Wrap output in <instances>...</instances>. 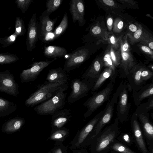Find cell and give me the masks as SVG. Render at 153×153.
<instances>
[{"mask_svg":"<svg viewBox=\"0 0 153 153\" xmlns=\"http://www.w3.org/2000/svg\"><path fill=\"white\" fill-rule=\"evenodd\" d=\"M69 83L60 86L47 100L36 106L34 110L40 115H52L59 110L63 109L66 103V91Z\"/></svg>","mask_w":153,"mask_h":153,"instance_id":"cell-1","label":"cell"},{"mask_svg":"<svg viewBox=\"0 0 153 153\" xmlns=\"http://www.w3.org/2000/svg\"><path fill=\"white\" fill-rule=\"evenodd\" d=\"M65 84H66L51 83L45 81L38 85L37 90L26 100L25 105L28 107H32L44 102L50 98L60 86Z\"/></svg>","mask_w":153,"mask_h":153,"instance_id":"cell-2","label":"cell"},{"mask_svg":"<svg viewBox=\"0 0 153 153\" xmlns=\"http://www.w3.org/2000/svg\"><path fill=\"white\" fill-rule=\"evenodd\" d=\"M113 82L110 81L106 86L99 92L95 91L92 96L84 103V105L87 108L84 116L87 117L95 111L105 102L108 101L114 87Z\"/></svg>","mask_w":153,"mask_h":153,"instance_id":"cell-3","label":"cell"},{"mask_svg":"<svg viewBox=\"0 0 153 153\" xmlns=\"http://www.w3.org/2000/svg\"><path fill=\"white\" fill-rule=\"evenodd\" d=\"M95 82L93 80L85 79L76 78L72 80L71 85V91L67 98L68 103L71 104L87 95Z\"/></svg>","mask_w":153,"mask_h":153,"instance_id":"cell-4","label":"cell"},{"mask_svg":"<svg viewBox=\"0 0 153 153\" xmlns=\"http://www.w3.org/2000/svg\"><path fill=\"white\" fill-rule=\"evenodd\" d=\"M123 82L120 83L112 97L107 103L105 111L101 118L96 124L94 128V133L92 138L96 137L99 133L103 127L108 123L113 116L114 107L117 101L119 96L123 85Z\"/></svg>","mask_w":153,"mask_h":153,"instance_id":"cell-5","label":"cell"},{"mask_svg":"<svg viewBox=\"0 0 153 153\" xmlns=\"http://www.w3.org/2000/svg\"><path fill=\"white\" fill-rule=\"evenodd\" d=\"M88 55V51L84 46L78 48L70 54L63 68L67 73L78 68L86 60Z\"/></svg>","mask_w":153,"mask_h":153,"instance_id":"cell-6","label":"cell"},{"mask_svg":"<svg viewBox=\"0 0 153 153\" xmlns=\"http://www.w3.org/2000/svg\"><path fill=\"white\" fill-rule=\"evenodd\" d=\"M57 59L33 62L30 65V68L23 70L20 74L21 82L26 83L35 80L45 68Z\"/></svg>","mask_w":153,"mask_h":153,"instance_id":"cell-7","label":"cell"},{"mask_svg":"<svg viewBox=\"0 0 153 153\" xmlns=\"http://www.w3.org/2000/svg\"><path fill=\"white\" fill-rule=\"evenodd\" d=\"M19 86L9 70L0 72V92L17 97Z\"/></svg>","mask_w":153,"mask_h":153,"instance_id":"cell-8","label":"cell"},{"mask_svg":"<svg viewBox=\"0 0 153 153\" xmlns=\"http://www.w3.org/2000/svg\"><path fill=\"white\" fill-rule=\"evenodd\" d=\"M128 91L127 83L125 82L119 96L117 108V117L121 122L127 119L131 106L128 102Z\"/></svg>","mask_w":153,"mask_h":153,"instance_id":"cell-9","label":"cell"},{"mask_svg":"<svg viewBox=\"0 0 153 153\" xmlns=\"http://www.w3.org/2000/svg\"><path fill=\"white\" fill-rule=\"evenodd\" d=\"M27 30L26 40L27 50L32 51L36 47L39 39L38 23L36 13H34L27 25Z\"/></svg>","mask_w":153,"mask_h":153,"instance_id":"cell-10","label":"cell"},{"mask_svg":"<svg viewBox=\"0 0 153 153\" xmlns=\"http://www.w3.org/2000/svg\"><path fill=\"white\" fill-rule=\"evenodd\" d=\"M143 66H133L126 76L128 83H127L128 90L135 92L137 91L144 85L141 79V73Z\"/></svg>","mask_w":153,"mask_h":153,"instance_id":"cell-11","label":"cell"},{"mask_svg":"<svg viewBox=\"0 0 153 153\" xmlns=\"http://www.w3.org/2000/svg\"><path fill=\"white\" fill-rule=\"evenodd\" d=\"M69 10L72 16L73 22H77L79 26H83L85 24V6L82 0H71L69 2Z\"/></svg>","mask_w":153,"mask_h":153,"instance_id":"cell-12","label":"cell"},{"mask_svg":"<svg viewBox=\"0 0 153 153\" xmlns=\"http://www.w3.org/2000/svg\"><path fill=\"white\" fill-rule=\"evenodd\" d=\"M50 15L45 10L40 16L38 23L39 38L47 33L53 32L55 24L59 17L58 16L52 19L50 18Z\"/></svg>","mask_w":153,"mask_h":153,"instance_id":"cell-13","label":"cell"},{"mask_svg":"<svg viewBox=\"0 0 153 153\" xmlns=\"http://www.w3.org/2000/svg\"><path fill=\"white\" fill-rule=\"evenodd\" d=\"M117 72L116 71L115 67L108 66L101 73L99 76L95 81L94 86L91 89L92 94L98 90L103 84L104 82L109 79L110 81L114 83L117 76Z\"/></svg>","mask_w":153,"mask_h":153,"instance_id":"cell-14","label":"cell"},{"mask_svg":"<svg viewBox=\"0 0 153 153\" xmlns=\"http://www.w3.org/2000/svg\"><path fill=\"white\" fill-rule=\"evenodd\" d=\"M46 79L47 81L51 83H69V76L62 67L49 70Z\"/></svg>","mask_w":153,"mask_h":153,"instance_id":"cell-15","label":"cell"},{"mask_svg":"<svg viewBox=\"0 0 153 153\" xmlns=\"http://www.w3.org/2000/svg\"><path fill=\"white\" fill-rule=\"evenodd\" d=\"M114 123L109 126L101 137L97 143L96 150L98 152L105 149L114 140L116 136V132L112 130Z\"/></svg>","mask_w":153,"mask_h":153,"instance_id":"cell-16","label":"cell"},{"mask_svg":"<svg viewBox=\"0 0 153 153\" xmlns=\"http://www.w3.org/2000/svg\"><path fill=\"white\" fill-rule=\"evenodd\" d=\"M135 112L133 114L131 118V124L136 141L140 150L143 153H147L146 149Z\"/></svg>","mask_w":153,"mask_h":153,"instance_id":"cell-17","label":"cell"},{"mask_svg":"<svg viewBox=\"0 0 153 153\" xmlns=\"http://www.w3.org/2000/svg\"><path fill=\"white\" fill-rule=\"evenodd\" d=\"M153 94V82H152L144 85L139 90L133 92L132 97L134 104L138 106L145 98Z\"/></svg>","mask_w":153,"mask_h":153,"instance_id":"cell-18","label":"cell"},{"mask_svg":"<svg viewBox=\"0 0 153 153\" xmlns=\"http://www.w3.org/2000/svg\"><path fill=\"white\" fill-rule=\"evenodd\" d=\"M52 115L53 125L60 128L71 117L72 114L70 109H62L56 111Z\"/></svg>","mask_w":153,"mask_h":153,"instance_id":"cell-19","label":"cell"},{"mask_svg":"<svg viewBox=\"0 0 153 153\" xmlns=\"http://www.w3.org/2000/svg\"><path fill=\"white\" fill-rule=\"evenodd\" d=\"M105 109L97 114L83 129L79 136L77 142L75 144L76 146H78L84 141L99 121Z\"/></svg>","mask_w":153,"mask_h":153,"instance_id":"cell-20","label":"cell"},{"mask_svg":"<svg viewBox=\"0 0 153 153\" xmlns=\"http://www.w3.org/2000/svg\"><path fill=\"white\" fill-rule=\"evenodd\" d=\"M135 113L141 122L147 137L150 140H152L153 126L149 120V112Z\"/></svg>","mask_w":153,"mask_h":153,"instance_id":"cell-21","label":"cell"},{"mask_svg":"<svg viewBox=\"0 0 153 153\" xmlns=\"http://www.w3.org/2000/svg\"><path fill=\"white\" fill-rule=\"evenodd\" d=\"M43 53L47 57L57 59L65 55L67 53V51L65 48L62 47L50 45L45 46Z\"/></svg>","mask_w":153,"mask_h":153,"instance_id":"cell-22","label":"cell"},{"mask_svg":"<svg viewBox=\"0 0 153 153\" xmlns=\"http://www.w3.org/2000/svg\"><path fill=\"white\" fill-rule=\"evenodd\" d=\"M102 68L101 62L98 60H96L82 74V78L95 81L101 73Z\"/></svg>","mask_w":153,"mask_h":153,"instance_id":"cell-23","label":"cell"},{"mask_svg":"<svg viewBox=\"0 0 153 153\" xmlns=\"http://www.w3.org/2000/svg\"><path fill=\"white\" fill-rule=\"evenodd\" d=\"M17 108L16 103L0 97V117L8 116Z\"/></svg>","mask_w":153,"mask_h":153,"instance_id":"cell-24","label":"cell"},{"mask_svg":"<svg viewBox=\"0 0 153 153\" xmlns=\"http://www.w3.org/2000/svg\"><path fill=\"white\" fill-rule=\"evenodd\" d=\"M25 122L24 119L21 117H15L11 119L4 124V129L7 132L17 131L22 126Z\"/></svg>","mask_w":153,"mask_h":153,"instance_id":"cell-25","label":"cell"},{"mask_svg":"<svg viewBox=\"0 0 153 153\" xmlns=\"http://www.w3.org/2000/svg\"><path fill=\"white\" fill-rule=\"evenodd\" d=\"M68 17L67 13L65 12L59 25L53 32L56 39L62 35L66 30L68 25Z\"/></svg>","mask_w":153,"mask_h":153,"instance_id":"cell-26","label":"cell"},{"mask_svg":"<svg viewBox=\"0 0 153 153\" xmlns=\"http://www.w3.org/2000/svg\"><path fill=\"white\" fill-rule=\"evenodd\" d=\"M19 59V57L15 54L9 52L0 53V65L9 64Z\"/></svg>","mask_w":153,"mask_h":153,"instance_id":"cell-27","label":"cell"},{"mask_svg":"<svg viewBox=\"0 0 153 153\" xmlns=\"http://www.w3.org/2000/svg\"><path fill=\"white\" fill-rule=\"evenodd\" d=\"M153 109V96L149 97L146 102L141 103L139 105L135 111L136 113L149 112L150 110Z\"/></svg>","mask_w":153,"mask_h":153,"instance_id":"cell-28","label":"cell"},{"mask_svg":"<svg viewBox=\"0 0 153 153\" xmlns=\"http://www.w3.org/2000/svg\"><path fill=\"white\" fill-rule=\"evenodd\" d=\"M15 29L14 33L18 36H23L26 33L24 21L19 16H16L15 19Z\"/></svg>","mask_w":153,"mask_h":153,"instance_id":"cell-29","label":"cell"},{"mask_svg":"<svg viewBox=\"0 0 153 153\" xmlns=\"http://www.w3.org/2000/svg\"><path fill=\"white\" fill-rule=\"evenodd\" d=\"M63 0H48L46 1V11L49 14L55 11L60 6Z\"/></svg>","mask_w":153,"mask_h":153,"instance_id":"cell-30","label":"cell"},{"mask_svg":"<svg viewBox=\"0 0 153 153\" xmlns=\"http://www.w3.org/2000/svg\"><path fill=\"white\" fill-rule=\"evenodd\" d=\"M18 36L15 33L4 37L0 38V43L3 48H7L14 43Z\"/></svg>","mask_w":153,"mask_h":153,"instance_id":"cell-31","label":"cell"},{"mask_svg":"<svg viewBox=\"0 0 153 153\" xmlns=\"http://www.w3.org/2000/svg\"><path fill=\"white\" fill-rule=\"evenodd\" d=\"M33 0H16L15 3L18 8L23 13H25Z\"/></svg>","mask_w":153,"mask_h":153,"instance_id":"cell-32","label":"cell"},{"mask_svg":"<svg viewBox=\"0 0 153 153\" xmlns=\"http://www.w3.org/2000/svg\"><path fill=\"white\" fill-rule=\"evenodd\" d=\"M111 148L113 150L121 153H135L129 148L119 143L113 144Z\"/></svg>","mask_w":153,"mask_h":153,"instance_id":"cell-33","label":"cell"},{"mask_svg":"<svg viewBox=\"0 0 153 153\" xmlns=\"http://www.w3.org/2000/svg\"><path fill=\"white\" fill-rule=\"evenodd\" d=\"M153 76L152 71L144 67L141 73L142 81L145 84L148 80L152 79Z\"/></svg>","mask_w":153,"mask_h":153,"instance_id":"cell-34","label":"cell"},{"mask_svg":"<svg viewBox=\"0 0 153 153\" xmlns=\"http://www.w3.org/2000/svg\"><path fill=\"white\" fill-rule=\"evenodd\" d=\"M39 39L44 42L51 41L56 39L53 32L47 33Z\"/></svg>","mask_w":153,"mask_h":153,"instance_id":"cell-35","label":"cell"},{"mask_svg":"<svg viewBox=\"0 0 153 153\" xmlns=\"http://www.w3.org/2000/svg\"><path fill=\"white\" fill-rule=\"evenodd\" d=\"M67 132L64 130H58L51 135V138L52 140H56L61 138L65 136Z\"/></svg>","mask_w":153,"mask_h":153,"instance_id":"cell-36","label":"cell"},{"mask_svg":"<svg viewBox=\"0 0 153 153\" xmlns=\"http://www.w3.org/2000/svg\"><path fill=\"white\" fill-rule=\"evenodd\" d=\"M111 55L109 54H106L105 55L103 58L104 61L106 62L109 66H114L113 65V62L111 59Z\"/></svg>","mask_w":153,"mask_h":153,"instance_id":"cell-37","label":"cell"},{"mask_svg":"<svg viewBox=\"0 0 153 153\" xmlns=\"http://www.w3.org/2000/svg\"><path fill=\"white\" fill-rule=\"evenodd\" d=\"M91 31L94 34L98 35L101 33V29L100 27L95 26L92 28Z\"/></svg>","mask_w":153,"mask_h":153,"instance_id":"cell-38","label":"cell"},{"mask_svg":"<svg viewBox=\"0 0 153 153\" xmlns=\"http://www.w3.org/2000/svg\"><path fill=\"white\" fill-rule=\"evenodd\" d=\"M142 33V30L141 29H139L135 32L134 34V37L136 39H138L140 38V36Z\"/></svg>","mask_w":153,"mask_h":153,"instance_id":"cell-39","label":"cell"},{"mask_svg":"<svg viewBox=\"0 0 153 153\" xmlns=\"http://www.w3.org/2000/svg\"><path fill=\"white\" fill-rule=\"evenodd\" d=\"M111 57L112 59L115 64L116 65H118V62H117L116 57L114 51L111 50Z\"/></svg>","mask_w":153,"mask_h":153,"instance_id":"cell-40","label":"cell"},{"mask_svg":"<svg viewBox=\"0 0 153 153\" xmlns=\"http://www.w3.org/2000/svg\"><path fill=\"white\" fill-rule=\"evenodd\" d=\"M102 1L106 4L109 6H112L114 4V2L112 0H103Z\"/></svg>","mask_w":153,"mask_h":153,"instance_id":"cell-41","label":"cell"},{"mask_svg":"<svg viewBox=\"0 0 153 153\" xmlns=\"http://www.w3.org/2000/svg\"><path fill=\"white\" fill-rule=\"evenodd\" d=\"M129 30L132 32H135L137 30V27L134 24L130 25L129 27Z\"/></svg>","mask_w":153,"mask_h":153,"instance_id":"cell-42","label":"cell"},{"mask_svg":"<svg viewBox=\"0 0 153 153\" xmlns=\"http://www.w3.org/2000/svg\"><path fill=\"white\" fill-rule=\"evenodd\" d=\"M141 49L143 51L146 53H150L151 51L149 48L146 46L143 45L142 46Z\"/></svg>","mask_w":153,"mask_h":153,"instance_id":"cell-43","label":"cell"},{"mask_svg":"<svg viewBox=\"0 0 153 153\" xmlns=\"http://www.w3.org/2000/svg\"><path fill=\"white\" fill-rule=\"evenodd\" d=\"M123 139L126 142L129 143L130 140L129 135L127 134H125L123 136Z\"/></svg>","mask_w":153,"mask_h":153,"instance_id":"cell-44","label":"cell"},{"mask_svg":"<svg viewBox=\"0 0 153 153\" xmlns=\"http://www.w3.org/2000/svg\"><path fill=\"white\" fill-rule=\"evenodd\" d=\"M129 46L128 44L127 43H125L123 47V50L124 51H126L128 48Z\"/></svg>","mask_w":153,"mask_h":153,"instance_id":"cell-45","label":"cell"},{"mask_svg":"<svg viewBox=\"0 0 153 153\" xmlns=\"http://www.w3.org/2000/svg\"><path fill=\"white\" fill-rule=\"evenodd\" d=\"M107 24L108 26H111L113 24V20L111 18L108 19L107 20Z\"/></svg>","mask_w":153,"mask_h":153,"instance_id":"cell-46","label":"cell"},{"mask_svg":"<svg viewBox=\"0 0 153 153\" xmlns=\"http://www.w3.org/2000/svg\"><path fill=\"white\" fill-rule=\"evenodd\" d=\"M123 21H120L118 24L117 27L119 29H122L123 27Z\"/></svg>","mask_w":153,"mask_h":153,"instance_id":"cell-47","label":"cell"},{"mask_svg":"<svg viewBox=\"0 0 153 153\" xmlns=\"http://www.w3.org/2000/svg\"><path fill=\"white\" fill-rule=\"evenodd\" d=\"M110 42L112 44H114L116 43V40L115 37L113 36H112L110 38Z\"/></svg>","mask_w":153,"mask_h":153,"instance_id":"cell-48","label":"cell"},{"mask_svg":"<svg viewBox=\"0 0 153 153\" xmlns=\"http://www.w3.org/2000/svg\"><path fill=\"white\" fill-rule=\"evenodd\" d=\"M55 153H62L61 150L60 149H58L55 151Z\"/></svg>","mask_w":153,"mask_h":153,"instance_id":"cell-49","label":"cell"},{"mask_svg":"<svg viewBox=\"0 0 153 153\" xmlns=\"http://www.w3.org/2000/svg\"><path fill=\"white\" fill-rule=\"evenodd\" d=\"M149 46L150 48L152 49H153V42H150L149 44Z\"/></svg>","mask_w":153,"mask_h":153,"instance_id":"cell-50","label":"cell"},{"mask_svg":"<svg viewBox=\"0 0 153 153\" xmlns=\"http://www.w3.org/2000/svg\"><path fill=\"white\" fill-rule=\"evenodd\" d=\"M117 153L114 152V153Z\"/></svg>","mask_w":153,"mask_h":153,"instance_id":"cell-51","label":"cell"},{"mask_svg":"<svg viewBox=\"0 0 153 153\" xmlns=\"http://www.w3.org/2000/svg\"></svg>","mask_w":153,"mask_h":153,"instance_id":"cell-52","label":"cell"}]
</instances>
